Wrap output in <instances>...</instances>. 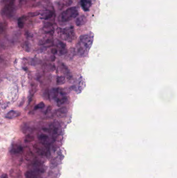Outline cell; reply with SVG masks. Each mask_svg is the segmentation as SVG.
Returning <instances> with one entry per match:
<instances>
[{
    "label": "cell",
    "instance_id": "6",
    "mask_svg": "<svg viewBox=\"0 0 177 178\" xmlns=\"http://www.w3.org/2000/svg\"><path fill=\"white\" fill-rule=\"evenodd\" d=\"M86 20H87V19H86V17L85 16H84V15L81 16L77 18L75 23H76L77 26H80L83 25L85 24Z\"/></svg>",
    "mask_w": 177,
    "mask_h": 178
},
{
    "label": "cell",
    "instance_id": "1",
    "mask_svg": "<svg viewBox=\"0 0 177 178\" xmlns=\"http://www.w3.org/2000/svg\"><path fill=\"white\" fill-rule=\"evenodd\" d=\"M94 40V35L92 33L81 36L77 44V54L81 57H85L87 55L89 50L92 46Z\"/></svg>",
    "mask_w": 177,
    "mask_h": 178
},
{
    "label": "cell",
    "instance_id": "12",
    "mask_svg": "<svg viewBox=\"0 0 177 178\" xmlns=\"http://www.w3.org/2000/svg\"><path fill=\"white\" fill-rule=\"evenodd\" d=\"M1 178H8V176L6 174H4V175L1 176Z\"/></svg>",
    "mask_w": 177,
    "mask_h": 178
},
{
    "label": "cell",
    "instance_id": "7",
    "mask_svg": "<svg viewBox=\"0 0 177 178\" xmlns=\"http://www.w3.org/2000/svg\"><path fill=\"white\" fill-rule=\"evenodd\" d=\"M22 148L21 146L18 145H14L12 146L11 149V152L14 154H17L19 153L22 151Z\"/></svg>",
    "mask_w": 177,
    "mask_h": 178
},
{
    "label": "cell",
    "instance_id": "10",
    "mask_svg": "<svg viewBox=\"0 0 177 178\" xmlns=\"http://www.w3.org/2000/svg\"><path fill=\"white\" fill-rule=\"evenodd\" d=\"M44 107V103L43 102H41L35 106V107H34V110H40V109L43 108Z\"/></svg>",
    "mask_w": 177,
    "mask_h": 178
},
{
    "label": "cell",
    "instance_id": "8",
    "mask_svg": "<svg viewBox=\"0 0 177 178\" xmlns=\"http://www.w3.org/2000/svg\"><path fill=\"white\" fill-rule=\"evenodd\" d=\"M38 139L44 143H46L49 140L48 137L46 134H42L41 135H40V136L38 137Z\"/></svg>",
    "mask_w": 177,
    "mask_h": 178
},
{
    "label": "cell",
    "instance_id": "5",
    "mask_svg": "<svg viewBox=\"0 0 177 178\" xmlns=\"http://www.w3.org/2000/svg\"><path fill=\"white\" fill-rule=\"evenodd\" d=\"M68 101V98L66 96H62L61 98H57L56 102L57 105L58 106H61L63 104H65V103Z\"/></svg>",
    "mask_w": 177,
    "mask_h": 178
},
{
    "label": "cell",
    "instance_id": "3",
    "mask_svg": "<svg viewBox=\"0 0 177 178\" xmlns=\"http://www.w3.org/2000/svg\"><path fill=\"white\" fill-rule=\"evenodd\" d=\"M81 4L84 11H88L92 5V2L90 0H81Z\"/></svg>",
    "mask_w": 177,
    "mask_h": 178
},
{
    "label": "cell",
    "instance_id": "2",
    "mask_svg": "<svg viewBox=\"0 0 177 178\" xmlns=\"http://www.w3.org/2000/svg\"><path fill=\"white\" fill-rule=\"evenodd\" d=\"M79 15L78 9L76 7H72L65 10L60 15V20L62 21H69L77 17Z\"/></svg>",
    "mask_w": 177,
    "mask_h": 178
},
{
    "label": "cell",
    "instance_id": "9",
    "mask_svg": "<svg viewBox=\"0 0 177 178\" xmlns=\"http://www.w3.org/2000/svg\"><path fill=\"white\" fill-rule=\"evenodd\" d=\"M57 84L58 85H61L62 84H64L65 83V78L63 76H58L57 77V80H56Z\"/></svg>",
    "mask_w": 177,
    "mask_h": 178
},
{
    "label": "cell",
    "instance_id": "11",
    "mask_svg": "<svg viewBox=\"0 0 177 178\" xmlns=\"http://www.w3.org/2000/svg\"><path fill=\"white\" fill-rule=\"evenodd\" d=\"M34 139V137L30 135H28L25 138V142H32Z\"/></svg>",
    "mask_w": 177,
    "mask_h": 178
},
{
    "label": "cell",
    "instance_id": "4",
    "mask_svg": "<svg viewBox=\"0 0 177 178\" xmlns=\"http://www.w3.org/2000/svg\"><path fill=\"white\" fill-rule=\"evenodd\" d=\"M20 115V113H19L17 111L12 110L7 113L5 117L7 119H13L18 117V116Z\"/></svg>",
    "mask_w": 177,
    "mask_h": 178
}]
</instances>
